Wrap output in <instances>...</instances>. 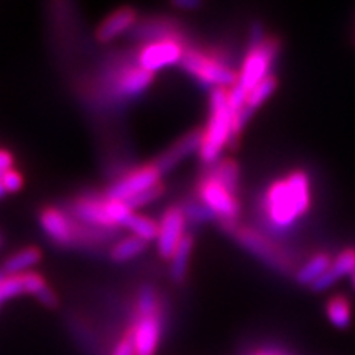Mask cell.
Listing matches in <instances>:
<instances>
[{"mask_svg":"<svg viewBox=\"0 0 355 355\" xmlns=\"http://www.w3.org/2000/svg\"><path fill=\"white\" fill-rule=\"evenodd\" d=\"M278 86V81L275 76H266L263 81L257 84V86L248 92L247 97V105L252 107L254 110H257L260 107L261 104H265L266 101L270 99V96L273 94L275 89Z\"/></svg>","mask_w":355,"mask_h":355,"instance_id":"603a6c76","label":"cell"},{"mask_svg":"<svg viewBox=\"0 0 355 355\" xmlns=\"http://www.w3.org/2000/svg\"><path fill=\"white\" fill-rule=\"evenodd\" d=\"M350 282H352V286H354V290H355V270L352 273H350Z\"/></svg>","mask_w":355,"mask_h":355,"instance_id":"836d02e7","label":"cell"},{"mask_svg":"<svg viewBox=\"0 0 355 355\" xmlns=\"http://www.w3.org/2000/svg\"><path fill=\"white\" fill-rule=\"evenodd\" d=\"M279 42L277 38H266L263 44L257 48H250L243 60L241 73L237 74V86H241L243 91L250 92L257 84L263 81L266 76H270V66L278 55Z\"/></svg>","mask_w":355,"mask_h":355,"instance_id":"5b68a950","label":"cell"},{"mask_svg":"<svg viewBox=\"0 0 355 355\" xmlns=\"http://www.w3.org/2000/svg\"><path fill=\"white\" fill-rule=\"evenodd\" d=\"M105 202V198H81L74 204L73 214L79 222L94 229H114L115 225L109 219Z\"/></svg>","mask_w":355,"mask_h":355,"instance_id":"4fadbf2b","label":"cell"},{"mask_svg":"<svg viewBox=\"0 0 355 355\" xmlns=\"http://www.w3.org/2000/svg\"><path fill=\"white\" fill-rule=\"evenodd\" d=\"M13 170V157L6 150H0V176Z\"/></svg>","mask_w":355,"mask_h":355,"instance_id":"1f68e13d","label":"cell"},{"mask_svg":"<svg viewBox=\"0 0 355 355\" xmlns=\"http://www.w3.org/2000/svg\"><path fill=\"white\" fill-rule=\"evenodd\" d=\"M331 266H332V260L329 259V255L318 254L314 255L304 266H301L298 272H296L295 278L300 285L311 286L319 277H322Z\"/></svg>","mask_w":355,"mask_h":355,"instance_id":"ac0fdd59","label":"cell"},{"mask_svg":"<svg viewBox=\"0 0 355 355\" xmlns=\"http://www.w3.org/2000/svg\"><path fill=\"white\" fill-rule=\"evenodd\" d=\"M193 245H194V239L193 235L186 234L181 241L180 245L175 250V254L170 259L171 265H170V275L171 279L176 283H183L186 278V273H188V266H189V259H191V252H193Z\"/></svg>","mask_w":355,"mask_h":355,"instance_id":"e0dca14e","label":"cell"},{"mask_svg":"<svg viewBox=\"0 0 355 355\" xmlns=\"http://www.w3.org/2000/svg\"><path fill=\"white\" fill-rule=\"evenodd\" d=\"M3 194H6V191H3V188H2V183H0V198H2Z\"/></svg>","mask_w":355,"mask_h":355,"instance_id":"e575fe53","label":"cell"},{"mask_svg":"<svg viewBox=\"0 0 355 355\" xmlns=\"http://www.w3.org/2000/svg\"><path fill=\"white\" fill-rule=\"evenodd\" d=\"M20 295H25L21 275L20 277H10L0 270V304Z\"/></svg>","mask_w":355,"mask_h":355,"instance_id":"cb8c5ba5","label":"cell"},{"mask_svg":"<svg viewBox=\"0 0 355 355\" xmlns=\"http://www.w3.org/2000/svg\"><path fill=\"white\" fill-rule=\"evenodd\" d=\"M152 81H153L152 73L141 69L140 66H135V68L123 71L121 76H119L117 83H115V92H117L121 97L130 99V97L139 96L145 91V89H148Z\"/></svg>","mask_w":355,"mask_h":355,"instance_id":"9a60e30c","label":"cell"},{"mask_svg":"<svg viewBox=\"0 0 355 355\" xmlns=\"http://www.w3.org/2000/svg\"><path fill=\"white\" fill-rule=\"evenodd\" d=\"M331 270L339 279L347 275L350 277V273L355 270V248H347L343 254L337 255V259L332 261Z\"/></svg>","mask_w":355,"mask_h":355,"instance_id":"484cf974","label":"cell"},{"mask_svg":"<svg viewBox=\"0 0 355 355\" xmlns=\"http://www.w3.org/2000/svg\"><path fill=\"white\" fill-rule=\"evenodd\" d=\"M184 217L188 222H194V224H204V222H209L217 219L214 212L209 207L204 206L202 202H188L183 207Z\"/></svg>","mask_w":355,"mask_h":355,"instance_id":"d4e9b609","label":"cell"},{"mask_svg":"<svg viewBox=\"0 0 355 355\" xmlns=\"http://www.w3.org/2000/svg\"><path fill=\"white\" fill-rule=\"evenodd\" d=\"M159 171L152 165H146L141 168H137L125 175L117 183L112 184L107 191V199L112 201H122L127 202L132 198L139 196V194L145 193V191L152 189L153 186L159 184Z\"/></svg>","mask_w":355,"mask_h":355,"instance_id":"ba28073f","label":"cell"},{"mask_svg":"<svg viewBox=\"0 0 355 355\" xmlns=\"http://www.w3.org/2000/svg\"><path fill=\"white\" fill-rule=\"evenodd\" d=\"M201 139H202V132L193 130L186 133L184 137H181L180 140L175 141L173 146H170L166 152L159 155L157 162L153 163V166L159 171V175L171 171L173 168L180 165L186 157H189V155H193L194 152H199Z\"/></svg>","mask_w":355,"mask_h":355,"instance_id":"7c38bea8","label":"cell"},{"mask_svg":"<svg viewBox=\"0 0 355 355\" xmlns=\"http://www.w3.org/2000/svg\"><path fill=\"white\" fill-rule=\"evenodd\" d=\"M207 175L214 178L216 181H219V183L224 186L225 189L230 191V193L235 196V193H237V189H239L237 163L232 162V159H222V162H216Z\"/></svg>","mask_w":355,"mask_h":355,"instance_id":"d6986e66","label":"cell"},{"mask_svg":"<svg viewBox=\"0 0 355 355\" xmlns=\"http://www.w3.org/2000/svg\"><path fill=\"white\" fill-rule=\"evenodd\" d=\"M326 313L329 321L334 324L337 329H347L352 321V311H350V303L345 296H334L327 301Z\"/></svg>","mask_w":355,"mask_h":355,"instance_id":"7402d4cb","label":"cell"},{"mask_svg":"<svg viewBox=\"0 0 355 355\" xmlns=\"http://www.w3.org/2000/svg\"><path fill=\"white\" fill-rule=\"evenodd\" d=\"M184 51V44L178 37L150 42L141 48L139 55V66L141 69L155 74L159 69L181 63Z\"/></svg>","mask_w":355,"mask_h":355,"instance_id":"8992f818","label":"cell"},{"mask_svg":"<svg viewBox=\"0 0 355 355\" xmlns=\"http://www.w3.org/2000/svg\"><path fill=\"white\" fill-rule=\"evenodd\" d=\"M0 245H2V237H0Z\"/></svg>","mask_w":355,"mask_h":355,"instance_id":"d590c367","label":"cell"},{"mask_svg":"<svg viewBox=\"0 0 355 355\" xmlns=\"http://www.w3.org/2000/svg\"><path fill=\"white\" fill-rule=\"evenodd\" d=\"M0 183H2V188L6 193H15V191H19L24 186V178H21L19 171L10 170L0 176Z\"/></svg>","mask_w":355,"mask_h":355,"instance_id":"83f0119b","label":"cell"},{"mask_svg":"<svg viewBox=\"0 0 355 355\" xmlns=\"http://www.w3.org/2000/svg\"><path fill=\"white\" fill-rule=\"evenodd\" d=\"M123 227H127L132 232V235H135V237H139L145 242L157 241L158 237V222L146 216L135 214V212H132L128 216Z\"/></svg>","mask_w":355,"mask_h":355,"instance_id":"44dd1931","label":"cell"},{"mask_svg":"<svg viewBox=\"0 0 355 355\" xmlns=\"http://www.w3.org/2000/svg\"><path fill=\"white\" fill-rule=\"evenodd\" d=\"M337 282H339V278H337L336 275H334V272H332V270L329 268L326 273L322 275V277H319L316 282H314L313 285H311V290H313L314 293H322V291L329 290V288L332 285H336Z\"/></svg>","mask_w":355,"mask_h":355,"instance_id":"f1b7e54d","label":"cell"},{"mask_svg":"<svg viewBox=\"0 0 355 355\" xmlns=\"http://www.w3.org/2000/svg\"><path fill=\"white\" fill-rule=\"evenodd\" d=\"M135 355H155L162 337L159 308L153 311H137L135 322L130 331Z\"/></svg>","mask_w":355,"mask_h":355,"instance_id":"9c48e42d","label":"cell"},{"mask_svg":"<svg viewBox=\"0 0 355 355\" xmlns=\"http://www.w3.org/2000/svg\"><path fill=\"white\" fill-rule=\"evenodd\" d=\"M209 104V121L202 130L199 157L207 165H214L216 162H219L222 150L230 145L232 139V114L227 105V91L214 89L211 92Z\"/></svg>","mask_w":355,"mask_h":355,"instance_id":"7a4b0ae2","label":"cell"},{"mask_svg":"<svg viewBox=\"0 0 355 355\" xmlns=\"http://www.w3.org/2000/svg\"><path fill=\"white\" fill-rule=\"evenodd\" d=\"M186 217L183 207L173 206L170 209L163 212L162 219L158 222V237L157 247L158 254L165 260H170L175 250L180 245L184 237L186 229Z\"/></svg>","mask_w":355,"mask_h":355,"instance_id":"30bf717a","label":"cell"},{"mask_svg":"<svg viewBox=\"0 0 355 355\" xmlns=\"http://www.w3.org/2000/svg\"><path fill=\"white\" fill-rule=\"evenodd\" d=\"M40 222L44 234L58 245H73L78 241L76 224L60 209H44Z\"/></svg>","mask_w":355,"mask_h":355,"instance_id":"8fae6325","label":"cell"},{"mask_svg":"<svg viewBox=\"0 0 355 355\" xmlns=\"http://www.w3.org/2000/svg\"><path fill=\"white\" fill-rule=\"evenodd\" d=\"M198 193L204 206L209 207L216 217H220L222 222H234L239 216L241 206L237 199L212 176L206 175L202 178L198 186Z\"/></svg>","mask_w":355,"mask_h":355,"instance_id":"52a82bcc","label":"cell"},{"mask_svg":"<svg viewBox=\"0 0 355 355\" xmlns=\"http://www.w3.org/2000/svg\"><path fill=\"white\" fill-rule=\"evenodd\" d=\"M137 21V12L133 8H119L110 13L97 28V38L102 43H109L133 28Z\"/></svg>","mask_w":355,"mask_h":355,"instance_id":"5bb4252c","label":"cell"},{"mask_svg":"<svg viewBox=\"0 0 355 355\" xmlns=\"http://www.w3.org/2000/svg\"><path fill=\"white\" fill-rule=\"evenodd\" d=\"M146 250V242L141 241V239L135 237V235H128V237L119 241L110 250V257L115 263H123V261H128L132 259H137V257L144 254Z\"/></svg>","mask_w":355,"mask_h":355,"instance_id":"ffe728a7","label":"cell"},{"mask_svg":"<svg viewBox=\"0 0 355 355\" xmlns=\"http://www.w3.org/2000/svg\"><path fill=\"white\" fill-rule=\"evenodd\" d=\"M173 6L181 8V10H194V8L201 7V2H198V0H178Z\"/></svg>","mask_w":355,"mask_h":355,"instance_id":"d6a6232c","label":"cell"},{"mask_svg":"<svg viewBox=\"0 0 355 355\" xmlns=\"http://www.w3.org/2000/svg\"><path fill=\"white\" fill-rule=\"evenodd\" d=\"M40 259H42V254H40L38 248L35 247L21 248L20 252H17V254H13L12 257H8L6 263H3L2 272L6 275H10V277H20V275L28 273L30 270L38 263Z\"/></svg>","mask_w":355,"mask_h":355,"instance_id":"2e32d148","label":"cell"},{"mask_svg":"<svg viewBox=\"0 0 355 355\" xmlns=\"http://www.w3.org/2000/svg\"><path fill=\"white\" fill-rule=\"evenodd\" d=\"M222 224H224V229L227 232L237 239V242L243 248H247L252 255L263 261L266 266L283 275L291 272V261L288 260V257L260 232L248 227H239L235 222H222Z\"/></svg>","mask_w":355,"mask_h":355,"instance_id":"3957f363","label":"cell"},{"mask_svg":"<svg viewBox=\"0 0 355 355\" xmlns=\"http://www.w3.org/2000/svg\"><path fill=\"white\" fill-rule=\"evenodd\" d=\"M163 193H165V188H163V184L159 183L157 186H153L152 189H148V191H145V193L139 194V196L132 198L130 201H127L125 204L128 207H130L132 211L141 209V207H145L146 204H152L153 201H157L158 198H162Z\"/></svg>","mask_w":355,"mask_h":355,"instance_id":"4316f807","label":"cell"},{"mask_svg":"<svg viewBox=\"0 0 355 355\" xmlns=\"http://www.w3.org/2000/svg\"><path fill=\"white\" fill-rule=\"evenodd\" d=\"M181 66L204 84L214 86V89L232 87L237 84V73L227 64L216 60L206 53L198 50H186Z\"/></svg>","mask_w":355,"mask_h":355,"instance_id":"277c9868","label":"cell"},{"mask_svg":"<svg viewBox=\"0 0 355 355\" xmlns=\"http://www.w3.org/2000/svg\"><path fill=\"white\" fill-rule=\"evenodd\" d=\"M266 42L265 28L261 21H252L250 25V48H257Z\"/></svg>","mask_w":355,"mask_h":355,"instance_id":"f546056e","label":"cell"},{"mask_svg":"<svg viewBox=\"0 0 355 355\" xmlns=\"http://www.w3.org/2000/svg\"><path fill=\"white\" fill-rule=\"evenodd\" d=\"M311 206L309 178L304 171H295L275 181L266 191L265 212L270 224L278 230H288Z\"/></svg>","mask_w":355,"mask_h":355,"instance_id":"6da1fadb","label":"cell"},{"mask_svg":"<svg viewBox=\"0 0 355 355\" xmlns=\"http://www.w3.org/2000/svg\"><path fill=\"white\" fill-rule=\"evenodd\" d=\"M112 355H135V349H133L130 336H125L121 343L115 345L112 350Z\"/></svg>","mask_w":355,"mask_h":355,"instance_id":"4dcf8cb0","label":"cell"}]
</instances>
